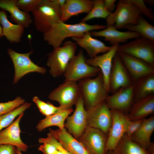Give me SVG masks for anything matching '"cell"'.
I'll use <instances>...</instances> for the list:
<instances>
[{
    "label": "cell",
    "mask_w": 154,
    "mask_h": 154,
    "mask_svg": "<svg viewBox=\"0 0 154 154\" xmlns=\"http://www.w3.org/2000/svg\"><path fill=\"white\" fill-rule=\"evenodd\" d=\"M106 25H90L81 22L74 24H68L61 21L53 25L51 28L43 33V38L48 44L55 48L59 47L67 38L81 37L85 33L100 29Z\"/></svg>",
    "instance_id": "cell-1"
},
{
    "label": "cell",
    "mask_w": 154,
    "mask_h": 154,
    "mask_svg": "<svg viewBox=\"0 0 154 154\" xmlns=\"http://www.w3.org/2000/svg\"><path fill=\"white\" fill-rule=\"evenodd\" d=\"M86 110H88L105 101L109 92L106 88L101 72L93 78H85L78 83Z\"/></svg>",
    "instance_id": "cell-2"
},
{
    "label": "cell",
    "mask_w": 154,
    "mask_h": 154,
    "mask_svg": "<svg viewBox=\"0 0 154 154\" xmlns=\"http://www.w3.org/2000/svg\"><path fill=\"white\" fill-rule=\"evenodd\" d=\"M32 13L36 29L43 33L61 21V9L55 0H40Z\"/></svg>",
    "instance_id": "cell-3"
},
{
    "label": "cell",
    "mask_w": 154,
    "mask_h": 154,
    "mask_svg": "<svg viewBox=\"0 0 154 154\" xmlns=\"http://www.w3.org/2000/svg\"><path fill=\"white\" fill-rule=\"evenodd\" d=\"M76 45L74 42L66 41L62 46L54 48L49 54L46 64L53 77L63 74L69 62L75 55Z\"/></svg>",
    "instance_id": "cell-4"
},
{
    "label": "cell",
    "mask_w": 154,
    "mask_h": 154,
    "mask_svg": "<svg viewBox=\"0 0 154 154\" xmlns=\"http://www.w3.org/2000/svg\"><path fill=\"white\" fill-rule=\"evenodd\" d=\"M141 15V11L135 5L127 0H120L114 11L106 19V26H112L117 29H123L128 24H136Z\"/></svg>",
    "instance_id": "cell-5"
},
{
    "label": "cell",
    "mask_w": 154,
    "mask_h": 154,
    "mask_svg": "<svg viewBox=\"0 0 154 154\" xmlns=\"http://www.w3.org/2000/svg\"><path fill=\"white\" fill-rule=\"evenodd\" d=\"M100 72L99 68L86 63L83 52L80 50L70 61L63 76L65 81L76 82L85 78L96 76Z\"/></svg>",
    "instance_id": "cell-6"
},
{
    "label": "cell",
    "mask_w": 154,
    "mask_h": 154,
    "mask_svg": "<svg viewBox=\"0 0 154 154\" xmlns=\"http://www.w3.org/2000/svg\"><path fill=\"white\" fill-rule=\"evenodd\" d=\"M117 52L125 53L142 59L154 66V42L138 38L119 45Z\"/></svg>",
    "instance_id": "cell-7"
},
{
    "label": "cell",
    "mask_w": 154,
    "mask_h": 154,
    "mask_svg": "<svg viewBox=\"0 0 154 154\" xmlns=\"http://www.w3.org/2000/svg\"><path fill=\"white\" fill-rule=\"evenodd\" d=\"M7 52L14 67L13 84H16L21 78L29 73L36 72L42 74L46 73L45 68L36 64L30 59V56L33 53V50L28 53H21L9 48L7 49Z\"/></svg>",
    "instance_id": "cell-8"
},
{
    "label": "cell",
    "mask_w": 154,
    "mask_h": 154,
    "mask_svg": "<svg viewBox=\"0 0 154 154\" xmlns=\"http://www.w3.org/2000/svg\"><path fill=\"white\" fill-rule=\"evenodd\" d=\"M81 95L76 82L64 81L50 93L48 98L58 102L60 106L68 109L75 105Z\"/></svg>",
    "instance_id": "cell-9"
},
{
    "label": "cell",
    "mask_w": 154,
    "mask_h": 154,
    "mask_svg": "<svg viewBox=\"0 0 154 154\" xmlns=\"http://www.w3.org/2000/svg\"><path fill=\"white\" fill-rule=\"evenodd\" d=\"M112 122L107 134L106 152L114 149L125 134L127 124L130 120L127 115L117 110H111Z\"/></svg>",
    "instance_id": "cell-10"
},
{
    "label": "cell",
    "mask_w": 154,
    "mask_h": 154,
    "mask_svg": "<svg viewBox=\"0 0 154 154\" xmlns=\"http://www.w3.org/2000/svg\"><path fill=\"white\" fill-rule=\"evenodd\" d=\"M87 126L99 129L107 135L111 126V110L105 101L87 110Z\"/></svg>",
    "instance_id": "cell-11"
},
{
    "label": "cell",
    "mask_w": 154,
    "mask_h": 154,
    "mask_svg": "<svg viewBox=\"0 0 154 154\" xmlns=\"http://www.w3.org/2000/svg\"><path fill=\"white\" fill-rule=\"evenodd\" d=\"M75 105V109L73 114L67 118L64 127L74 138L78 139L82 134L87 126V112L82 95Z\"/></svg>",
    "instance_id": "cell-12"
},
{
    "label": "cell",
    "mask_w": 154,
    "mask_h": 154,
    "mask_svg": "<svg viewBox=\"0 0 154 154\" xmlns=\"http://www.w3.org/2000/svg\"><path fill=\"white\" fill-rule=\"evenodd\" d=\"M107 137V135L101 130L87 126L82 134L77 139L90 154H106Z\"/></svg>",
    "instance_id": "cell-13"
},
{
    "label": "cell",
    "mask_w": 154,
    "mask_h": 154,
    "mask_svg": "<svg viewBox=\"0 0 154 154\" xmlns=\"http://www.w3.org/2000/svg\"><path fill=\"white\" fill-rule=\"evenodd\" d=\"M133 83L145 76L154 74V66L140 59L117 52Z\"/></svg>",
    "instance_id": "cell-14"
},
{
    "label": "cell",
    "mask_w": 154,
    "mask_h": 154,
    "mask_svg": "<svg viewBox=\"0 0 154 154\" xmlns=\"http://www.w3.org/2000/svg\"><path fill=\"white\" fill-rule=\"evenodd\" d=\"M133 83L131 78L117 52L113 60L110 76V93H113L120 88Z\"/></svg>",
    "instance_id": "cell-15"
},
{
    "label": "cell",
    "mask_w": 154,
    "mask_h": 154,
    "mask_svg": "<svg viewBox=\"0 0 154 154\" xmlns=\"http://www.w3.org/2000/svg\"><path fill=\"white\" fill-rule=\"evenodd\" d=\"M111 110L123 112L130 110L134 104L133 84L121 88L108 95L105 101Z\"/></svg>",
    "instance_id": "cell-16"
},
{
    "label": "cell",
    "mask_w": 154,
    "mask_h": 154,
    "mask_svg": "<svg viewBox=\"0 0 154 154\" xmlns=\"http://www.w3.org/2000/svg\"><path fill=\"white\" fill-rule=\"evenodd\" d=\"M119 43L112 45L106 52L94 58L86 59L88 65L99 68L102 74L104 86L110 93L109 83L113 58L117 52Z\"/></svg>",
    "instance_id": "cell-17"
},
{
    "label": "cell",
    "mask_w": 154,
    "mask_h": 154,
    "mask_svg": "<svg viewBox=\"0 0 154 154\" xmlns=\"http://www.w3.org/2000/svg\"><path fill=\"white\" fill-rule=\"evenodd\" d=\"M24 113L19 115L8 127L0 131V144L11 145L15 146L21 152H26L28 145L22 141L20 137L19 123Z\"/></svg>",
    "instance_id": "cell-18"
},
{
    "label": "cell",
    "mask_w": 154,
    "mask_h": 154,
    "mask_svg": "<svg viewBox=\"0 0 154 154\" xmlns=\"http://www.w3.org/2000/svg\"><path fill=\"white\" fill-rule=\"evenodd\" d=\"M49 132L71 154H90L86 147L65 128L49 129Z\"/></svg>",
    "instance_id": "cell-19"
},
{
    "label": "cell",
    "mask_w": 154,
    "mask_h": 154,
    "mask_svg": "<svg viewBox=\"0 0 154 154\" xmlns=\"http://www.w3.org/2000/svg\"><path fill=\"white\" fill-rule=\"evenodd\" d=\"M92 37H102L105 41L108 42L112 45L119 43H126L130 39L141 37L139 34L134 32L127 31H121L113 26H107L105 29L99 31H90Z\"/></svg>",
    "instance_id": "cell-20"
},
{
    "label": "cell",
    "mask_w": 154,
    "mask_h": 154,
    "mask_svg": "<svg viewBox=\"0 0 154 154\" xmlns=\"http://www.w3.org/2000/svg\"><path fill=\"white\" fill-rule=\"evenodd\" d=\"M72 38L76 44L85 50L90 58L94 57L100 53L106 52L111 47L106 46L102 41L93 38L90 31L85 33L81 37Z\"/></svg>",
    "instance_id": "cell-21"
},
{
    "label": "cell",
    "mask_w": 154,
    "mask_h": 154,
    "mask_svg": "<svg viewBox=\"0 0 154 154\" xmlns=\"http://www.w3.org/2000/svg\"><path fill=\"white\" fill-rule=\"evenodd\" d=\"M17 0H0V9L10 13L9 18L16 24L28 28L33 22L29 13L20 10L17 6Z\"/></svg>",
    "instance_id": "cell-22"
},
{
    "label": "cell",
    "mask_w": 154,
    "mask_h": 154,
    "mask_svg": "<svg viewBox=\"0 0 154 154\" xmlns=\"http://www.w3.org/2000/svg\"><path fill=\"white\" fill-rule=\"evenodd\" d=\"M93 4V1L90 0H66L61 9V21L65 23L74 16L82 13L88 14Z\"/></svg>",
    "instance_id": "cell-23"
},
{
    "label": "cell",
    "mask_w": 154,
    "mask_h": 154,
    "mask_svg": "<svg viewBox=\"0 0 154 154\" xmlns=\"http://www.w3.org/2000/svg\"><path fill=\"white\" fill-rule=\"evenodd\" d=\"M154 131V116L143 119L139 129L130 138L143 148L148 150L151 145V138Z\"/></svg>",
    "instance_id": "cell-24"
},
{
    "label": "cell",
    "mask_w": 154,
    "mask_h": 154,
    "mask_svg": "<svg viewBox=\"0 0 154 154\" xmlns=\"http://www.w3.org/2000/svg\"><path fill=\"white\" fill-rule=\"evenodd\" d=\"M0 24L2 26L3 36L11 43L20 42L23 36L25 28L22 25L13 24L8 19L6 11L0 10Z\"/></svg>",
    "instance_id": "cell-25"
},
{
    "label": "cell",
    "mask_w": 154,
    "mask_h": 154,
    "mask_svg": "<svg viewBox=\"0 0 154 154\" xmlns=\"http://www.w3.org/2000/svg\"><path fill=\"white\" fill-rule=\"evenodd\" d=\"M154 112V94L134 103L127 115L131 120L144 119Z\"/></svg>",
    "instance_id": "cell-26"
},
{
    "label": "cell",
    "mask_w": 154,
    "mask_h": 154,
    "mask_svg": "<svg viewBox=\"0 0 154 154\" xmlns=\"http://www.w3.org/2000/svg\"><path fill=\"white\" fill-rule=\"evenodd\" d=\"M133 85L134 103L154 94V74L138 80Z\"/></svg>",
    "instance_id": "cell-27"
},
{
    "label": "cell",
    "mask_w": 154,
    "mask_h": 154,
    "mask_svg": "<svg viewBox=\"0 0 154 154\" xmlns=\"http://www.w3.org/2000/svg\"><path fill=\"white\" fill-rule=\"evenodd\" d=\"M149 150L145 149L125 134L116 147L106 154H150Z\"/></svg>",
    "instance_id": "cell-28"
},
{
    "label": "cell",
    "mask_w": 154,
    "mask_h": 154,
    "mask_svg": "<svg viewBox=\"0 0 154 154\" xmlns=\"http://www.w3.org/2000/svg\"><path fill=\"white\" fill-rule=\"evenodd\" d=\"M73 111L72 108L64 110L45 117L40 120L36 126L38 132L52 126H56L59 129L64 128L65 121Z\"/></svg>",
    "instance_id": "cell-29"
},
{
    "label": "cell",
    "mask_w": 154,
    "mask_h": 154,
    "mask_svg": "<svg viewBox=\"0 0 154 154\" xmlns=\"http://www.w3.org/2000/svg\"><path fill=\"white\" fill-rule=\"evenodd\" d=\"M123 29L139 34L141 37L154 42V26L149 23L142 15L138 17L136 24H128Z\"/></svg>",
    "instance_id": "cell-30"
},
{
    "label": "cell",
    "mask_w": 154,
    "mask_h": 154,
    "mask_svg": "<svg viewBox=\"0 0 154 154\" xmlns=\"http://www.w3.org/2000/svg\"><path fill=\"white\" fill-rule=\"evenodd\" d=\"M93 6L86 15L82 18L80 22L86 23L94 18L106 19L111 13L106 9L103 0H93Z\"/></svg>",
    "instance_id": "cell-31"
},
{
    "label": "cell",
    "mask_w": 154,
    "mask_h": 154,
    "mask_svg": "<svg viewBox=\"0 0 154 154\" xmlns=\"http://www.w3.org/2000/svg\"><path fill=\"white\" fill-rule=\"evenodd\" d=\"M31 105V103L25 102L23 104L12 112L0 116V131L6 128L13 121L15 118L29 108Z\"/></svg>",
    "instance_id": "cell-32"
},
{
    "label": "cell",
    "mask_w": 154,
    "mask_h": 154,
    "mask_svg": "<svg viewBox=\"0 0 154 154\" xmlns=\"http://www.w3.org/2000/svg\"><path fill=\"white\" fill-rule=\"evenodd\" d=\"M32 100L36 104L40 112L45 116L67 109L60 106L58 107L55 106L49 102H45L42 101L37 96L34 97Z\"/></svg>",
    "instance_id": "cell-33"
},
{
    "label": "cell",
    "mask_w": 154,
    "mask_h": 154,
    "mask_svg": "<svg viewBox=\"0 0 154 154\" xmlns=\"http://www.w3.org/2000/svg\"><path fill=\"white\" fill-rule=\"evenodd\" d=\"M25 102L24 99L18 96L13 100L0 103V116L12 112Z\"/></svg>",
    "instance_id": "cell-34"
},
{
    "label": "cell",
    "mask_w": 154,
    "mask_h": 154,
    "mask_svg": "<svg viewBox=\"0 0 154 154\" xmlns=\"http://www.w3.org/2000/svg\"><path fill=\"white\" fill-rule=\"evenodd\" d=\"M40 0H17L16 4L19 9L27 13H32Z\"/></svg>",
    "instance_id": "cell-35"
},
{
    "label": "cell",
    "mask_w": 154,
    "mask_h": 154,
    "mask_svg": "<svg viewBox=\"0 0 154 154\" xmlns=\"http://www.w3.org/2000/svg\"><path fill=\"white\" fill-rule=\"evenodd\" d=\"M135 5L141 11L142 14L150 20H154V15L152 10L146 5L144 1L143 0H127Z\"/></svg>",
    "instance_id": "cell-36"
},
{
    "label": "cell",
    "mask_w": 154,
    "mask_h": 154,
    "mask_svg": "<svg viewBox=\"0 0 154 154\" xmlns=\"http://www.w3.org/2000/svg\"><path fill=\"white\" fill-rule=\"evenodd\" d=\"M38 142L40 143H47L51 144L55 146L63 154H71L62 146V144L52 135L50 132L47 134V137L45 138H39Z\"/></svg>",
    "instance_id": "cell-37"
},
{
    "label": "cell",
    "mask_w": 154,
    "mask_h": 154,
    "mask_svg": "<svg viewBox=\"0 0 154 154\" xmlns=\"http://www.w3.org/2000/svg\"><path fill=\"white\" fill-rule=\"evenodd\" d=\"M143 119L136 120L130 119L126 126L125 134L130 138L139 128Z\"/></svg>",
    "instance_id": "cell-38"
},
{
    "label": "cell",
    "mask_w": 154,
    "mask_h": 154,
    "mask_svg": "<svg viewBox=\"0 0 154 154\" xmlns=\"http://www.w3.org/2000/svg\"><path fill=\"white\" fill-rule=\"evenodd\" d=\"M38 149L44 154H60L61 153L55 146L49 143H42L39 147Z\"/></svg>",
    "instance_id": "cell-39"
},
{
    "label": "cell",
    "mask_w": 154,
    "mask_h": 154,
    "mask_svg": "<svg viewBox=\"0 0 154 154\" xmlns=\"http://www.w3.org/2000/svg\"><path fill=\"white\" fill-rule=\"evenodd\" d=\"M0 154H18L16 147L13 145L0 144Z\"/></svg>",
    "instance_id": "cell-40"
},
{
    "label": "cell",
    "mask_w": 154,
    "mask_h": 154,
    "mask_svg": "<svg viewBox=\"0 0 154 154\" xmlns=\"http://www.w3.org/2000/svg\"><path fill=\"white\" fill-rule=\"evenodd\" d=\"M116 0H104L105 7L107 10L110 13H112L114 10L115 7Z\"/></svg>",
    "instance_id": "cell-41"
},
{
    "label": "cell",
    "mask_w": 154,
    "mask_h": 154,
    "mask_svg": "<svg viewBox=\"0 0 154 154\" xmlns=\"http://www.w3.org/2000/svg\"><path fill=\"white\" fill-rule=\"evenodd\" d=\"M55 0L57 4L59 5V6L60 7V8L61 10V9L64 7L66 3V0Z\"/></svg>",
    "instance_id": "cell-42"
},
{
    "label": "cell",
    "mask_w": 154,
    "mask_h": 154,
    "mask_svg": "<svg viewBox=\"0 0 154 154\" xmlns=\"http://www.w3.org/2000/svg\"><path fill=\"white\" fill-rule=\"evenodd\" d=\"M148 150L150 151V154H154V144L152 143Z\"/></svg>",
    "instance_id": "cell-43"
},
{
    "label": "cell",
    "mask_w": 154,
    "mask_h": 154,
    "mask_svg": "<svg viewBox=\"0 0 154 154\" xmlns=\"http://www.w3.org/2000/svg\"><path fill=\"white\" fill-rule=\"evenodd\" d=\"M144 2L145 4L148 3L149 5H153L154 3V1L153 0H145V1H144Z\"/></svg>",
    "instance_id": "cell-44"
},
{
    "label": "cell",
    "mask_w": 154,
    "mask_h": 154,
    "mask_svg": "<svg viewBox=\"0 0 154 154\" xmlns=\"http://www.w3.org/2000/svg\"><path fill=\"white\" fill-rule=\"evenodd\" d=\"M3 36V33L2 28L0 24V38H1Z\"/></svg>",
    "instance_id": "cell-45"
},
{
    "label": "cell",
    "mask_w": 154,
    "mask_h": 154,
    "mask_svg": "<svg viewBox=\"0 0 154 154\" xmlns=\"http://www.w3.org/2000/svg\"><path fill=\"white\" fill-rule=\"evenodd\" d=\"M18 154H23L22 152L17 148Z\"/></svg>",
    "instance_id": "cell-46"
}]
</instances>
